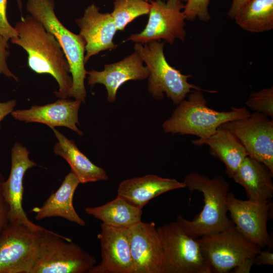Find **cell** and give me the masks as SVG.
Wrapping results in <instances>:
<instances>
[{"label":"cell","instance_id":"obj_8","mask_svg":"<svg viewBox=\"0 0 273 273\" xmlns=\"http://www.w3.org/2000/svg\"><path fill=\"white\" fill-rule=\"evenodd\" d=\"M161 242V273H211L197 240L175 222L157 228Z\"/></svg>","mask_w":273,"mask_h":273},{"label":"cell","instance_id":"obj_29","mask_svg":"<svg viewBox=\"0 0 273 273\" xmlns=\"http://www.w3.org/2000/svg\"><path fill=\"white\" fill-rule=\"evenodd\" d=\"M7 7V0H0V34L9 40L17 37L18 33L8 20Z\"/></svg>","mask_w":273,"mask_h":273},{"label":"cell","instance_id":"obj_17","mask_svg":"<svg viewBox=\"0 0 273 273\" xmlns=\"http://www.w3.org/2000/svg\"><path fill=\"white\" fill-rule=\"evenodd\" d=\"M143 61L135 51L121 61L106 64L102 71L92 69L87 71V84L91 88L96 84H103L107 91V100L115 101L118 88L129 80L147 79L148 70Z\"/></svg>","mask_w":273,"mask_h":273},{"label":"cell","instance_id":"obj_6","mask_svg":"<svg viewBox=\"0 0 273 273\" xmlns=\"http://www.w3.org/2000/svg\"><path fill=\"white\" fill-rule=\"evenodd\" d=\"M96 264L95 258L71 239L46 230L30 273H88Z\"/></svg>","mask_w":273,"mask_h":273},{"label":"cell","instance_id":"obj_25","mask_svg":"<svg viewBox=\"0 0 273 273\" xmlns=\"http://www.w3.org/2000/svg\"><path fill=\"white\" fill-rule=\"evenodd\" d=\"M243 29L253 33L273 29V0H250L234 18Z\"/></svg>","mask_w":273,"mask_h":273},{"label":"cell","instance_id":"obj_24","mask_svg":"<svg viewBox=\"0 0 273 273\" xmlns=\"http://www.w3.org/2000/svg\"><path fill=\"white\" fill-rule=\"evenodd\" d=\"M85 211L106 225L126 228L141 222L143 214L142 209L118 196L103 205L86 207Z\"/></svg>","mask_w":273,"mask_h":273},{"label":"cell","instance_id":"obj_37","mask_svg":"<svg viewBox=\"0 0 273 273\" xmlns=\"http://www.w3.org/2000/svg\"><path fill=\"white\" fill-rule=\"evenodd\" d=\"M145 1L148 2V1H150V0H145ZM180 1H183V2H185V1L186 2L187 0H180Z\"/></svg>","mask_w":273,"mask_h":273},{"label":"cell","instance_id":"obj_23","mask_svg":"<svg viewBox=\"0 0 273 273\" xmlns=\"http://www.w3.org/2000/svg\"><path fill=\"white\" fill-rule=\"evenodd\" d=\"M58 140L54 147L55 154L63 158L70 166L71 171L80 184L107 180L105 170L94 164L78 148L73 141L69 140L55 127H52Z\"/></svg>","mask_w":273,"mask_h":273},{"label":"cell","instance_id":"obj_10","mask_svg":"<svg viewBox=\"0 0 273 273\" xmlns=\"http://www.w3.org/2000/svg\"><path fill=\"white\" fill-rule=\"evenodd\" d=\"M149 19L145 28L140 33L131 34L123 41L144 44L161 39L172 44L177 39L184 41L185 29V5L180 0L150 1Z\"/></svg>","mask_w":273,"mask_h":273},{"label":"cell","instance_id":"obj_9","mask_svg":"<svg viewBox=\"0 0 273 273\" xmlns=\"http://www.w3.org/2000/svg\"><path fill=\"white\" fill-rule=\"evenodd\" d=\"M46 230L8 222L0 235V273H30Z\"/></svg>","mask_w":273,"mask_h":273},{"label":"cell","instance_id":"obj_34","mask_svg":"<svg viewBox=\"0 0 273 273\" xmlns=\"http://www.w3.org/2000/svg\"><path fill=\"white\" fill-rule=\"evenodd\" d=\"M250 0H233L228 15L233 19L237 13Z\"/></svg>","mask_w":273,"mask_h":273},{"label":"cell","instance_id":"obj_22","mask_svg":"<svg viewBox=\"0 0 273 273\" xmlns=\"http://www.w3.org/2000/svg\"><path fill=\"white\" fill-rule=\"evenodd\" d=\"M192 143L198 146H208L210 154L223 163L225 172L231 178L248 156L244 146L237 138L220 126L214 133L207 138L194 140Z\"/></svg>","mask_w":273,"mask_h":273},{"label":"cell","instance_id":"obj_33","mask_svg":"<svg viewBox=\"0 0 273 273\" xmlns=\"http://www.w3.org/2000/svg\"><path fill=\"white\" fill-rule=\"evenodd\" d=\"M255 263L258 265H272L273 264V253L268 251H260L255 257Z\"/></svg>","mask_w":273,"mask_h":273},{"label":"cell","instance_id":"obj_16","mask_svg":"<svg viewBox=\"0 0 273 273\" xmlns=\"http://www.w3.org/2000/svg\"><path fill=\"white\" fill-rule=\"evenodd\" d=\"M99 9L92 4L85 9L83 16L75 20L79 34L86 42L85 64L100 52L117 47L113 41L117 30L113 18L110 13H101Z\"/></svg>","mask_w":273,"mask_h":273},{"label":"cell","instance_id":"obj_2","mask_svg":"<svg viewBox=\"0 0 273 273\" xmlns=\"http://www.w3.org/2000/svg\"><path fill=\"white\" fill-rule=\"evenodd\" d=\"M183 182L191 193L194 191L201 192L204 204L202 211L192 220L177 215L176 222L188 235L198 239L234 225L228 216L226 198L230 185L222 176L210 178L192 172L185 176Z\"/></svg>","mask_w":273,"mask_h":273},{"label":"cell","instance_id":"obj_13","mask_svg":"<svg viewBox=\"0 0 273 273\" xmlns=\"http://www.w3.org/2000/svg\"><path fill=\"white\" fill-rule=\"evenodd\" d=\"M29 152L16 142L11 151V168L8 178L2 185L3 195L9 206V222L19 223L35 231L46 229L35 224L27 216L23 208V178L25 172L36 164L29 158Z\"/></svg>","mask_w":273,"mask_h":273},{"label":"cell","instance_id":"obj_30","mask_svg":"<svg viewBox=\"0 0 273 273\" xmlns=\"http://www.w3.org/2000/svg\"><path fill=\"white\" fill-rule=\"evenodd\" d=\"M8 41L0 34V76L3 74L18 81V78L11 72L7 64V59L9 56Z\"/></svg>","mask_w":273,"mask_h":273},{"label":"cell","instance_id":"obj_27","mask_svg":"<svg viewBox=\"0 0 273 273\" xmlns=\"http://www.w3.org/2000/svg\"><path fill=\"white\" fill-rule=\"evenodd\" d=\"M246 106L255 112L273 118V87H265L250 94Z\"/></svg>","mask_w":273,"mask_h":273},{"label":"cell","instance_id":"obj_1","mask_svg":"<svg viewBox=\"0 0 273 273\" xmlns=\"http://www.w3.org/2000/svg\"><path fill=\"white\" fill-rule=\"evenodd\" d=\"M17 37L10 39L27 53L28 67L38 74H49L59 86L58 99H67L72 85L68 61L59 42L43 25L30 15L22 16L14 27Z\"/></svg>","mask_w":273,"mask_h":273},{"label":"cell","instance_id":"obj_5","mask_svg":"<svg viewBox=\"0 0 273 273\" xmlns=\"http://www.w3.org/2000/svg\"><path fill=\"white\" fill-rule=\"evenodd\" d=\"M164 42L154 40L146 43H135L134 51L141 57L148 70V90L157 101L164 98V93L174 105L184 100L194 90H206L190 83L191 74L185 75L169 65L164 54Z\"/></svg>","mask_w":273,"mask_h":273},{"label":"cell","instance_id":"obj_4","mask_svg":"<svg viewBox=\"0 0 273 273\" xmlns=\"http://www.w3.org/2000/svg\"><path fill=\"white\" fill-rule=\"evenodd\" d=\"M29 15L39 21L59 42L68 61L72 85L68 97L85 103L86 92L84 80L87 71L85 68L86 42L82 36L66 28L55 12L53 0H27Z\"/></svg>","mask_w":273,"mask_h":273},{"label":"cell","instance_id":"obj_36","mask_svg":"<svg viewBox=\"0 0 273 273\" xmlns=\"http://www.w3.org/2000/svg\"><path fill=\"white\" fill-rule=\"evenodd\" d=\"M16 1H17L18 9H19L21 14H22V9H23L22 0H16Z\"/></svg>","mask_w":273,"mask_h":273},{"label":"cell","instance_id":"obj_11","mask_svg":"<svg viewBox=\"0 0 273 273\" xmlns=\"http://www.w3.org/2000/svg\"><path fill=\"white\" fill-rule=\"evenodd\" d=\"M220 126L240 141L248 156L264 163L273 173V119L254 112L248 117Z\"/></svg>","mask_w":273,"mask_h":273},{"label":"cell","instance_id":"obj_28","mask_svg":"<svg viewBox=\"0 0 273 273\" xmlns=\"http://www.w3.org/2000/svg\"><path fill=\"white\" fill-rule=\"evenodd\" d=\"M210 0H187L184 6V13L186 19L193 21L198 18L200 20L207 22L211 19L208 12Z\"/></svg>","mask_w":273,"mask_h":273},{"label":"cell","instance_id":"obj_15","mask_svg":"<svg viewBox=\"0 0 273 273\" xmlns=\"http://www.w3.org/2000/svg\"><path fill=\"white\" fill-rule=\"evenodd\" d=\"M129 232L134 273H161L163 250L155 223L141 221Z\"/></svg>","mask_w":273,"mask_h":273},{"label":"cell","instance_id":"obj_31","mask_svg":"<svg viewBox=\"0 0 273 273\" xmlns=\"http://www.w3.org/2000/svg\"><path fill=\"white\" fill-rule=\"evenodd\" d=\"M4 177L0 171V235L9 222V206L2 193V185Z\"/></svg>","mask_w":273,"mask_h":273},{"label":"cell","instance_id":"obj_19","mask_svg":"<svg viewBox=\"0 0 273 273\" xmlns=\"http://www.w3.org/2000/svg\"><path fill=\"white\" fill-rule=\"evenodd\" d=\"M185 188L183 182L154 174L127 179L120 183L117 196L142 208L152 199L167 192Z\"/></svg>","mask_w":273,"mask_h":273},{"label":"cell","instance_id":"obj_12","mask_svg":"<svg viewBox=\"0 0 273 273\" xmlns=\"http://www.w3.org/2000/svg\"><path fill=\"white\" fill-rule=\"evenodd\" d=\"M238 199L229 193L226 206L231 220L238 230L249 240L260 248L271 244L267 222L271 203Z\"/></svg>","mask_w":273,"mask_h":273},{"label":"cell","instance_id":"obj_26","mask_svg":"<svg viewBox=\"0 0 273 273\" xmlns=\"http://www.w3.org/2000/svg\"><path fill=\"white\" fill-rule=\"evenodd\" d=\"M111 13L117 31H123L137 17L149 14L151 4L145 0H114Z\"/></svg>","mask_w":273,"mask_h":273},{"label":"cell","instance_id":"obj_3","mask_svg":"<svg viewBox=\"0 0 273 273\" xmlns=\"http://www.w3.org/2000/svg\"><path fill=\"white\" fill-rule=\"evenodd\" d=\"M202 90H194L181 101L162 127L165 133L194 135L200 139L210 136L222 124L248 117L245 107H231L229 111H218L207 105Z\"/></svg>","mask_w":273,"mask_h":273},{"label":"cell","instance_id":"obj_14","mask_svg":"<svg viewBox=\"0 0 273 273\" xmlns=\"http://www.w3.org/2000/svg\"><path fill=\"white\" fill-rule=\"evenodd\" d=\"M98 235L102 260L88 273H134L129 228H115L102 223Z\"/></svg>","mask_w":273,"mask_h":273},{"label":"cell","instance_id":"obj_7","mask_svg":"<svg viewBox=\"0 0 273 273\" xmlns=\"http://www.w3.org/2000/svg\"><path fill=\"white\" fill-rule=\"evenodd\" d=\"M197 240L211 273L229 272L261 251L235 225Z\"/></svg>","mask_w":273,"mask_h":273},{"label":"cell","instance_id":"obj_35","mask_svg":"<svg viewBox=\"0 0 273 273\" xmlns=\"http://www.w3.org/2000/svg\"><path fill=\"white\" fill-rule=\"evenodd\" d=\"M255 258L248 259L234 269L233 272L249 273L253 264H255Z\"/></svg>","mask_w":273,"mask_h":273},{"label":"cell","instance_id":"obj_32","mask_svg":"<svg viewBox=\"0 0 273 273\" xmlns=\"http://www.w3.org/2000/svg\"><path fill=\"white\" fill-rule=\"evenodd\" d=\"M15 100H11L5 102H0V129L1 122L9 114L12 113L16 105Z\"/></svg>","mask_w":273,"mask_h":273},{"label":"cell","instance_id":"obj_21","mask_svg":"<svg viewBox=\"0 0 273 273\" xmlns=\"http://www.w3.org/2000/svg\"><path fill=\"white\" fill-rule=\"evenodd\" d=\"M79 184L75 174L72 172L69 173L59 188L51 194L42 206L35 207L30 211L36 213L35 219L41 220L60 217L84 226L85 221L79 216L73 205V195Z\"/></svg>","mask_w":273,"mask_h":273},{"label":"cell","instance_id":"obj_18","mask_svg":"<svg viewBox=\"0 0 273 273\" xmlns=\"http://www.w3.org/2000/svg\"><path fill=\"white\" fill-rule=\"evenodd\" d=\"M81 103L75 99H59L53 103L34 105L28 109L14 110L11 114L20 121L42 123L50 128L64 126L81 135L82 132L76 126L79 124L78 111Z\"/></svg>","mask_w":273,"mask_h":273},{"label":"cell","instance_id":"obj_20","mask_svg":"<svg viewBox=\"0 0 273 273\" xmlns=\"http://www.w3.org/2000/svg\"><path fill=\"white\" fill-rule=\"evenodd\" d=\"M273 173L262 162L246 156L232 178L245 190L248 200L257 202L273 196Z\"/></svg>","mask_w":273,"mask_h":273}]
</instances>
